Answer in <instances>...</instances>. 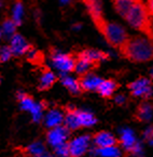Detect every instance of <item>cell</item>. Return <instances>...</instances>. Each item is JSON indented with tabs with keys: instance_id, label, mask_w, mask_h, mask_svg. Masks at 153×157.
Here are the masks:
<instances>
[{
	"instance_id": "cell-6",
	"label": "cell",
	"mask_w": 153,
	"mask_h": 157,
	"mask_svg": "<svg viewBox=\"0 0 153 157\" xmlns=\"http://www.w3.org/2000/svg\"><path fill=\"white\" fill-rule=\"evenodd\" d=\"M128 88L132 90L134 97H144L148 98L152 94V88H151V82L149 79L141 78L137 79L130 85H128Z\"/></svg>"
},
{
	"instance_id": "cell-22",
	"label": "cell",
	"mask_w": 153,
	"mask_h": 157,
	"mask_svg": "<svg viewBox=\"0 0 153 157\" xmlns=\"http://www.w3.org/2000/svg\"><path fill=\"white\" fill-rule=\"evenodd\" d=\"M16 29V24L13 22V20L11 17H5L2 22V35L7 38H12L13 35L15 34Z\"/></svg>"
},
{
	"instance_id": "cell-15",
	"label": "cell",
	"mask_w": 153,
	"mask_h": 157,
	"mask_svg": "<svg viewBox=\"0 0 153 157\" xmlns=\"http://www.w3.org/2000/svg\"><path fill=\"white\" fill-rule=\"evenodd\" d=\"M85 3H86V7H87V9H89V14H91L94 23H97L98 21L104 19L100 3L96 2V1H87V2H85Z\"/></svg>"
},
{
	"instance_id": "cell-19",
	"label": "cell",
	"mask_w": 153,
	"mask_h": 157,
	"mask_svg": "<svg viewBox=\"0 0 153 157\" xmlns=\"http://www.w3.org/2000/svg\"><path fill=\"white\" fill-rule=\"evenodd\" d=\"M153 106L149 103H142L137 109V118L141 121L150 120L152 117Z\"/></svg>"
},
{
	"instance_id": "cell-7",
	"label": "cell",
	"mask_w": 153,
	"mask_h": 157,
	"mask_svg": "<svg viewBox=\"0 0 153 157\" xmlns=\"http://www.w3.org/2000/svg\"><path fill=\"white\" fill-rule=\"evenodd\" d=\"M68 138V129L63 126L52 128L46 134V140L52 146L56 147L58 145H62L66 142Z\"/></svg>"
},
{
	"instance_id": "cell-16",
	"label": "cell",
	"mask_w": 153,
	"mask_h": 157,
	"mask_svg": "<svg viewBox=\"0 0 153 157\" xmlns=\"http://www.w3.org/2000/svg\"><path fill=\"white\" fill-rule=\"evenodd\" d=\"M77 117H78L80 127H91L94 124H96V118L89 112L84 111H75Z\"/></svg>"
},
{
	"instance_id": "cell-8",
	"label": "cell",
	"mask_w": 153,
	"mask_h": 157,
	"mask_svg": "<svg viewBox=\"0 0 153 157\" xmlns=\"http://www.w3.org/2000/svg\"><path fill=\"white\" fill-rule=\"evenodd\" d=\"M13 56H23L27 54L28 51L32 49V47L25 40V38L20 34H14L11 38V44H10Z\"/></svg>"
},
{
	"instance_id": "cell-29",
	"label": "cell",
	"mask_w": 153,
	"mask_h": 157,
	"mask_svg": "<svg viewBox=\"0 0 153 157\" xmlns=\"http://www.w3.org/2000/svg\"><path fill=\"white\" fill-rule=\"evenodd\" d=\"M31 115H32V118H34V121L36 123H39L40 120L42 118V105L41 104H37L34 106V109H31Z\"/></svg>"
},
{
	"instance_id": "cell-25",
	"label": "cell",
	"mask_w": 153,
	"mask_h": 157,
	"mask_svg": "<svg viewBox=\"0 0 153 157\" xmlns=\"http://www.w3.org/2000/svg\"><path fill=\"white\" fill-rule=\"evenodd\" d=\"M134 1H129V0H120V1H114V9L120 15L125 17L127 12L129 11L130 7L133 6Z\"/></svg>"
},
{
	"instance_id": "cell-4",
	"label": "cell",
	"mask_w": 153,
	"mask_h": 157,
	"mask_svg": "<svg viewBox=\"0 0 153 157\" xmlns=\"http://www.w3.org/2000/svg\"><path fill=\"white\" fill-rule=\"evenodd\" d=\"M52 62L54 66L57 69H60V72H71L75 67V60L70 56L60 53L57 51L52 52Z\"/></svg>"
},
{
	"instance_id": "cell-10",
	"label": "cell",
	"mask_w": 153,
	"mask_h": 157,
	"mask_svg": "<svg viewBox=\"0 0 153 157\" xmlns=\"http://www.w3.org/2000/svg\"><path fill=\"white\" fill-rule=\"evenodd\" d=\"M94 142L98 146V148H105L110 147V146H114L117 144V140L112 134L109 132L101 131L98 132L97 134L94 136Z\"/></svg>"
},
{
	"instance_id": "cell-36",
	"label": "cell",
	"mask_w": 153,
	"mask_h": 157,
	"mask_svg": "<svg viewBox=\"0 0 153 157\" xmlns=\"http://www.w3.org/2000/svg\"><path fill=\"white\" fill-rule=\"evenodd\" d=\"M0 38H1V30H0Z\"/></svg>"
},
{
	"instance_id": "cell-18",
	"label": "cell",
	"mask_w": 153,
	"mask_h": 157,
	"mask_svg": "<svg viewBox=\"0 0 153 157\" xmlns=\"http://www.w3.org/2000/svg\"><path fill=\"white\" fill-rule=\"evenodd\" d=\"M117 88H118V85L114 82L113 80H103L97 90H98V92L100 93L103 97L109 98V97H111L112 93L115 91Z\"/></svg>"
},
{
	"instance_id": "cell-11",
	"label": "cell",
	"mask_w": 153,
	"mask_h": 157,
	"mask_svg": "<svg viewBox=\"0 0 153 157\" xmlns=\"http://www.w3.org/2000/svg\"><path fill=\"white\" fill-rule=\"evenodd\" d=\"M107 58H108L107 53H104V52L96 51V50H84L79 54V59L85 60L87 62L94 63V64H97L99 61L105 60Z\"/></svg>"
},
{
	"instance_id": "cell-5",
	"label": "cell",
	"mask_w": 153,
	"mask_h": 157,
	"mask_svg": "<svg viewBox=\"0 0 153 157\" xmlns=\"http://www.w3.org/2000/svg\"><path fill=\"white\" fill-rule=\"evenodd\" d=\"M91 138L89 136H81L78 138L73 139L72 141L68 144L69 147V155L70 157H81L89 145Z\"/></svg>"
},
{
	"instance_id": "cell-14",
	"label": "cell",
	"mask_w": 153,
	"mask_h": 157,
	"mask_svg": "<svg viewBox=\"0 0 153 157\" xmlns=\"http://www.w3.org/2000/svg\"><path fill=\"white\" fill-rule=\"evenodd\" d=\"M121 142H122V145L124 146V148L127 151L132 150L136 144V140H135V136L133 134V131L128 128H125L121 131Z\"/></svg>"
},
{
	"instance_id": "cell-34",
	"label": "cell",
	"mask_w": 153,
	"mask_h": 157,
	"mask_svg": "<svg viewBox=\"0 0 153 157\" xmlns=\"http://www.w3.org/2000/svg\"><path fill=\"white\" fill-rule=\"evenodd\" d=\"M37 157H51V155L48 154V153H44V154L40 155V156H37Z\"/></svg>"
},
{
	"instance_id": "cell-27",
	"label": "cell",
	"mask_w": 153,
	"mask_h": 157,
	"mask_svg": "<svg viewBox=\"0 0 153 157\" xmlns=\"http://www.w3.org/2000/svg\"><path fill=\"white\" fill-rule=\"evenodd\" d=\"M22 16H23V6L21 2L15 3L13 9V15L11 19L13 20V22L16 24V26L21 25L22 23Z\"/></svg>"
},
{
	"instance_id": "cell-12",
	"label": "cell",
	"mask_w": 153,
	"mask_h": 157,
	"mask_svg": "<svg viewBox=\"0 0 153 157\" xmlns=\"http://www.w3.org/2000/svg\"><path fill=\"white\" fill-rule=\"evenodd\" d=\"M64 120V116L60 113L58 109H52L50 111L46 116V119H44V124H46V127L49 128H55L60 126V124L63 123Z\"/></svg>"
},
{
	"instance_id": "cell-28",
	"label": "cell",
	"mask_w": 153,
	"mask_h": 157,
	"mask_svg": "<svg viewBox=\"0 0 153 157\" xmlns=\"http://www.w3.org/2000/svg\"><path fill=\"white\" fill-rule=\"evenodd\" d=\"M12 56H13V52H12L10 46H5L0 49V63L7 62Z\"/></svg>"
},
{
	"instance_id": "cell-33",
	"label": "cell",
	"mask_w": 153,
	"mask_h": 157,
	"mask_svg": "<svg viewBox=\"0 0 153 157\" xmlns=\"http://www.w3.org/2000/svg\"><path fill=\"white\" fill-rule=\"evenodd\" d=\"M147 8H148V11L153 14V0L149 2V5L147 6Z\"/></svg>"
},
{
	"instance_id": "cell-1",
	"label": "cell",
	"mask_w": 153,
	"mask_h": 157,
	"mask_svg": "<svg viewBox=\"0 0 153 157\" xmlns=\"http://www.w3.org/2000/svg\"><path fill=\"white\" fill-rule=\"evenodd\" d=\"M120 50L124 56L134 62H144L153 59V41L141 36L128 38L127 42Z\"/></svg>"
},
{
	"instance_id": "cell-31",
	"label": "cell",
	"mask_w": 153,
	"mask_h": 157,
	"mask_svg": "<svg viewBox=\"0 0 153 157\" xmlns=\"http://www.w3.org/2000/svg\"><path fill=\"white\" fill-rule=\"evenodd\" d=\"M144 138L148 139V140H152L153 139V127H150L144 131Z\"/></svg>"
},
{
	"instance_id": "cell-24",
	"label": "cell",
	"mask_w": 153,
	"mask_h": 157,
	"mask_svg": "<svg viewBox=\"0 0 153 157\" xmlns=\"http://www.w3.org/2000/svg\"><path fill=\"white\" fill-rule=\"evenodd\" d=\"M26 153H27V155H29V156H31V157L40 156V155L46 153V146H44V144L41 143V142H35V143L30 144L29 146L26 147Z\"/></svg>"
},
{
	"instance_id": "cell-37",
	"label": "cell",
	"mask_w": 153,
	"mask_h": 157,
	"mask_svg": "<svg viewBox=\"0 0 153 157\" xmlns=\"http://www.w3.org/2000/svg\"><path fill=\"white\" fill-rule=\"evenodd\" d=\"M0 6H1V2H0Z\"/></svg>"
},
{
	"instance_id": "cell-32",
	"label": "cell",
	"mask_w": 153,
	"mask_h": 157,
	"mask_svg": "<svg viewBox=\"0 0 153 157\" xmlns=\"http://www.w3.org/2000/svg\"><path fill=\"white\" fill-rule=\"evenodd\" d=\"M114 101H115V103L117 104H119V105H122V104L125 102V97L124 95H117L115 97V99H114Z\"/></svg>"
},
{
	"instance_id": "cell-9",
	"label": "cell",
	"mask_w": 153,
	"mask_h": 157,
	"mask_svg": "<svg viewBox=\"0 0 153 157\" xmlns=\"http://www.w3.org/2000/svg\"><path fill=\"white\" fill-rule=\"evenodd\" d=\"M101 81L103 80H101L98 76H96V75L86 74V75H83V76L81 77L80 80H79V83H80L81 89H83V90L94 91V90H97V89H98Z\"/></svg>"
},
{
	"instance_id": "cell-3",
	"label": "cell",
	"mask_w": 153,
	"mask_h": 157,
	"mask_svg": "<svg viewBox=\"0 0 153 157\" xmlns=\"http://www.w3.org/2000/svg\"><path fill=\"white\" fill-rule=\"evenodd\" d=\"M95 25L100 30L101 34L104 35V37L106 38V40L111 46L122 49L124 47V44L127 42V33L119 24L107 22L105 19H103L99 22H97V23H95Z\"/></svg>"
},
{
	"instance_id": "cell-21",
	"label": "cell",
	"mask_w": 153,
	"mask_h": 157,
	"mask_svg": "<svg viewBox=\"0 0 153 157\" xmlns=\"http://www.w3.org/2000/svg\"><path fill=\"white\" fill-rule=\"evenodd\" d=\"M16 97H17V100L20 101L22 109H23L24 111L31 112V109H34V106L36 105V103L34 102V99H32L30 95H28V94H26V93L21 92V91H20V92H17Z\"/></svg>"
},
{
	"instance_id": "cell-2",
	"label": "cell",
	"mask_w": 153,
	"mask_h": 157,
	"mask_svg": "<svg viewBox=\"0 0 153 157\" xmlns=\"http://www.w3.org/2000/svg\"><path fill=\"white\" fill-rule=\"evenodd\" d=\"M125 19L132 27L142 32L148 36V39L153 41V28L149 19V11L146 5L139 1H134Z\"/></svg>"
},
{
	"instance_id": "cell-35",
	"label": "cell",
	"mask_w": 153,
	"mask_h": 157,
	"mask_svg": "<svg viewBox=\"0 0 153 157\" xmlns=\"http://www.w3.org/2000/svg\"><path fill=\"white\" fill-rule=\"evenodd\" d=\"M151 77H152V78H153V71H152V72H151Z\"/></svg>"
},
{
	"instance_id": "cell-30",
	"label": "cell",
	"mask_w": 153,
	"mask_h": 157,
	"mask_svg": "<svg viewBox=\"0 0 153 157\" xmlns=\"http://www.w3.org/2000/svg\"><path fill=\"white\" fill-rule=\"evenodd\" d=\"M55 153L60 157H66L69 155V147H68V144L64 143L62 145H58L55 147Z\"/></svg>"
},
{
	"instance_id": "cell-20",
	"label": "cell",
	"mask_w": 153,
	"mask_h": 157,
	"mask_svg": "<svg viewBox=\"0 0 153 157\" xmlns=\"http://www.w3.org/2000/svg\"><path fill=\"white\" fill-rule=\"evenodd\" d=\"M65 125H66L67 129L75 130L80 128V124H79L78 117H77V113L73 109H68L66 117H65Z\"/></svg>"
},
{
	"instance_id": "cell-13",
	"label": "cell",
	"mask_w": 153,
	"mask_h": 157,
	"mask_svg": "<svg viewBox=\"0 0 153 157\" xmlns=\"http://www.w3.org/2000/svg\"><path fill=\"white\" fill-rule=\"evenodd\" d=\"M55 80H56L55 75L51 71H46V72L42 73L41 77H40V82L39 86H38V89L41 91L48 90L54 85Z\"/></svg>"
},
{
	"instance_id": "cell-17",
	"label": "cell",
	"mask_w": 153,
	"mask_h": 157,
	"mask_svg": "<svg viewBox=\"0 0 153 157\" xmlns=\"http://www.w3.org/2000/svg\"><path fill=\"white\" fill-rule=\"evenodd\" d=\"M62 82L63 85L70 91V93L75 95H78L81 93V87H80V83H79L78 80H75V79L71 78L69 76H66V75H63L62 77Z\"/></svg>"
},
{
	"instance_id": "cell-26",
	"label": "cell",
	"mask_w": 153,
	"mask_h": 157,
	"mask_svg": "<svg viewBox=\"0 0 153 157\" xmlns=\"http://www.w3.org/2000/svg\"><path fill=\"white\" fill-rule=\"evenodd\" d=\"M97 155H100L103 157H119L120 156V150L115 146H110V147L105 148H97L95 151Z\"/></svg>"
},
{
	"instance_id": "cell-23",
	"label": "cell",
	"mask_w": 153,
	"mask_h": 157,
	"mask_svg": "<svg viewBox=\"0 0 153 157\" xmlns=\"http://www.w3.org/2000/svg\"><path fill=\"white\" fill-rule=\"evenodd\" d=\"M96 66L97 65L94 64V63L87 62V61H85V60H81V59H79L78 62L75 63V69L80 75H86V74H89V71H92V69L95 68Z\"/></svg>"
}]
</instances>
